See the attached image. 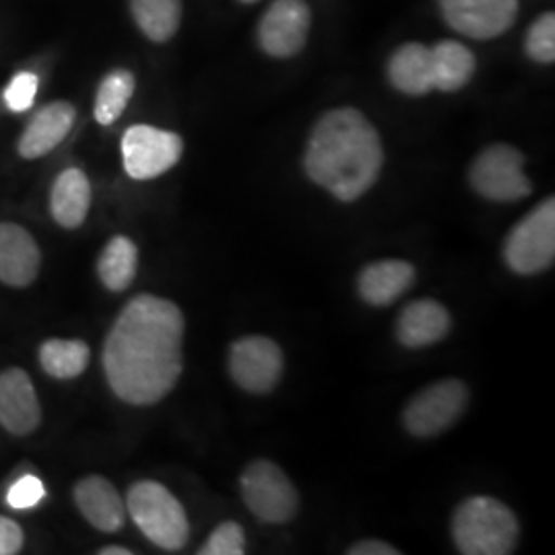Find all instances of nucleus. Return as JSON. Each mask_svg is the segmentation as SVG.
I'll return each mask as SVG.
<instances>
[{
    "label": "nucleus",
    "instance_id": "aec40b11",
    "mask_svg": "<svg viewBox=\"0 0 555 555\" xmlns=\"http://www.w3.org/2000/svg\"><path fill=\"white\" fill-rule=\"evenodd\" d=\"M387 77L399 93L420 98L435 89L430 48L417 41L399 46L387 62Z\"/></svg>",
    "mask_w": 555,
    "mask_h": 555
},
{
    "label": "nucleus",
    "instance_id": "a878e982",
    "mask_svg": "<svg viewBox=\"0 0 555 555\" xmlns=\"http://www.w3.org/2000/svg\"><path fill=\"white\" fill-rule=\"evenodd\" d=\"M527 56L539 64H554L555 60V15L543 13L529 27L525 38Z\"/></svg>",
    "mask_w": 555,
    "mask_h": 555
},
{
    "label": "nucleus",
    "instance_id": "bb28decb",
    "mask_svg": "<svg viewBox=\"0 0 555 555\" xmlns=\"http://www.w3.org/2000/svg\"><path fill=\"white\" fill-rule=\"evenodd\" d=\"M199 555H243L245 554V531L235 520L220 522L219 527L199 547Z\"/></svg>",
    "mask_w": 555,
    "mask_h": 555
},
{
    "label": "nucleus",
    "instance_id": "9d476101",
    "mask_svg": "<svg viewBox=\"0 0 555 555\" xmlns=\"http://www.w3.org/2000/svg\"><path fill=\"white\" fill-rule=\"evenodd\" d=\"M284 357L274 339L245 336L231 344L229 373L238 387L254 396L270 393L282 377Z\"/></svg>",
    "mask_w": 555,
    "mask_h": 555
},
{
    "label": "nucleus",
    "instance_id": "393cba45",
    "mask_svg": "<svg viewBox=\"0 0 555 555\" xmlns=\"http://www.w3.org/2000/svg\"><path fill=\"white\" fill-rule=\"evenodd\" d=\"M137 91V77L128 68H114L101 79L95 103H93V116L101 126L116 124L121 114L126 112L128 103L134 98Z\"/></svg>",
    "mask_w": 555,
    "mask_h": 555
},
{
    "label": "nucleus",
    "instance_id": "dca6fc26",
    "mask_svg": "<svg viewBox=\"0 0 555 555\" xmlns=\"http://www.w3.org/2000/svg\"><path fill=\"white\" fill-rule=\"evenodd\" d=\"M451 313L435 298H417L405 305L397 318L396 334L405 348H428L451 332Z\"/></svg>",
    "mask_w": 555,
    "mask_h": 555
},
{
    "label": "nucleus",
    "instance_id": "7ed1b4c3",
    "mask_svg": "<svg viewBox=\"0 0 555 555\" xmlns=\"http://www.w3.org/2000/svg\"><path fill=\"white\" fill-rule=\"evenodd\" d=\"M515 513L496 498H467L456 506L451 535L456 550L465 555H508L518 543Z\"/></svg>",
    "mask_w": 555,
    "mask_h": 555
},
{
    "label": "nucleus",
    "instance_id": "f3484780",
    "mask_svg": "<svg viewBox=\"0 0 555 555\" xmlns=\"http://www.w3.org/2000/svg\"><path fill=\"white\" fill-rule=\"evenodd\" d=\"M75 504L85 520L103 533H116L126 525V502L107 477L89 476L75 486Z\"/></svg>",
    "mask_w": 555,
    "mask_h": 555
},
{
    "label": "nucleus",
    "instance_id": "20e7f679",
    "mask_svg": "<svg viewBox=\"0 0 555 555\" xmlns=\"http://www.w3.org/2000/svg\"><path fill=\"white\" fill-rule=\"evenodd\" d=\"M126 513L140 533L165 552H179L190 541V520L178 498L163 483L142 479L126 494Z\"/></svg>",
    "mask_w": 555,
    "mask_h": 555
},
{
    "label": "nucleus",
    "instance_id": "423d86ee",
    "mask_svg": "<svg viewBox=\"0 0 555 555\" xmlns=\"http://www.w3.org/2000/svg\"><path fill=\"white\" fill-rule=\"evenodd\" d=\"M555 259V199H543L518 220L504 243V261L520 276H535Z\"/></svg>",
    "mask_w": 555,
    "mask_h": 555
},
{
    "label": "nucleus",
    "instance_id": "0eeeda50",
    "mask_svg": "<svg viewBox=\"0 0 555 555\" xmlns=\"http://www.w3.org/2000/svg\"><path fill=\"white\" fill-rule=\"evenodd\" d=\"M469 183L481 198L492 202H516L533 192L531 179L525 176V157L511 144H490L469 167Z\"/></svg>",
    "mask_w": 555,
    "mask_h": 555
},
{
    "label": "nucleus",
    "instance_id": "2eb2a0df",
    "mask_svg": "<svg viewBox=\"0 0 555 555\" xmlns=\"http://www.w3.org/2000/svg\"><path fill=\"white\" fill-rule=\"evenodd\" d=\"M40 268L41 251L34 235L15 222H0V282L25 288L34 284Z\"/></svg>",
    "mask_w": 555,
    "mask_h": 555
},
{
    "label": "nucleus",
    "instance_id": "7c9ffc66",
    "mask_svg": "<svg viewBox=\"0 0 555 555\" xmlns=\"http://www.w3.org/2000/svg\"><path fill=\"white\" fill-rule=\"evenodd\" d=\"M348 554L350 555H397L399 550L393 547L391 543H385L380 539H364V541H358L354 545L348 547Z\"/></svg>",
    "mask_w": 555,
    "mask_h": 555
},
{
    "label": "nucleus",
    "instance_id": "ddd939ff",
    "mask_svg": "<svg viewBox=\"0 0 555 555\" xmlns=\"http://www.w3.org/2000/svg\"><path fill=\"white\" fill-rule=\"evenodd\" d=\"M41 424V405L31 377L23 369H7L0 373V426L15 435L27 437Z\"/></svg>",
    "mask_w": 555,
    "mask_h": 555
},
{
    "label": "nucleus",
    "instance_id": "473e14b6",
    "mask_svg": "<svg viewBox=\"0 0 555 555\" xmlns=\"http://www.w3.org/2000/svg\"><path fill=\"white\" fill-rule=\"evenodd\" d=\"M238 2H243V4H254V2H259V0H238Z\"/></svg>",
    "mask_w": 555,
    "mask_h": 555
},
{
    "label": "nucleus",
    "instance_id": "cd10ccee",
    "mask_svg": "<svg viewBox=\"0 0 555 555\" xmlns=\"http://www.w3.org/2000/svg\"><path fill=\"white\" fill-rule=\"evenodd\" d=\"M38 89H40L38 75L31 70H20L13 79L9 80L4 89V103L11 112L23 114L31 109L34 101L38 98Z\"/></svg>",
    "mask_w": 555,
    "mask_h": 555
},
{
    "label": "nucleus",
    "instance_id": "1a4fd4ad",
    "mask_svg": "<svg viewBox=\"0 0 555 555\" xmlns=\"http://www.w3.org/2000/svg\"><path fill=\"white\" fill-rule=\"evenodd\" d=\"M183 155V140L149 124L130 126L121 137V160L128 178L151 181L171 171Z\"/></svg>",
    "mask_w": 555,
    "mask_h": 555
},
{
    "label": "nucleus",
    "instance_id": "4be33fe9",
    "mask_svg": "<svg viewBox=\"0 0 555 555\" xmlns=\"http://www.w3.org/2000/svg\"><path fill=\"white\" fill-rule=\"evenodd\" d=\"M130 15L140 34L155 43L173 40L181 27V0H130Z\"/></svg>",
    "mask_w": 555,
    "mask_h": 555
},
{
    "label": "nucleus",
    "instance_id": "b1692460",
    "mask_svg": "<svg viewBox=\"0 0 555 555\" xmlns=\"http://www.w3.org/2000/svg\"><path fill=\"white\" fill-rule=\"evenodd\" d=\"M91 362V350L80 339L52 337L40 348V364L46 375L59 380L77 378L87 371Z\"/></svg>",
    "mask_w": 555,
    "mask_h": 555
},
{
    "label": "nucleus",
    "instance_id": "2f4dec72",
    "mask_svg": "<svg viewBox=\"0 0 555 555\" xmlns=\"http://www.w3.org/2000/svg\"><path fill=\"white\" fill-rule=\"evenodd\" d=\"M101 555H132V552L128 547H121V545H107L100 552Z\"/></svg>",
    "mask_w": 555,
    "mask_h": 555
},
{
    "label": "nucleus",
    "instance_id": "6ab92c4d",
    "mask_svg": "<svg viewBox=\"0 0 555 555\" xmlns=\"http://www.w3.org/2000/svg\"><path fill=\"white\" fill-rule=\"evenodd\" d=\"M91 181L79 167H68L54 179L50 192V212L62 229L75 231L87 219L91 208Z\"/></svg>",
    "mask_w": 555,
    "mask_h": 555
},
{
    "label": "nucleus",
    "instance_id": "39448f33",
    "mask_svg": "<svg viewBox=\"0 0 555 555\" xmlns=\"http://www.w3.org/2000/svg\"><path fill=\"white\" fill-rule=\"evenodd\" d=\"M247 511L263 525H286L298 513V492L291 477L268 459L251 461L238 479Z\"/></svg>",
    "mask_w": 555,
    "mask_h": 555
},
{
    "label": "nucleus",
    "instance_id": "f8f14e48",
    "mask_svg": "<svg viewBox=\"0 0 555 555\" xmlns=\"http://www.w3.org/2000/svg\"><path fill=\"white\" fill-rule=\"evenodd\" d=\"M444 21L472 40H494L515 25L518 0H437Z\"/></svg>",
    "mask_w": 555,
    "mask_h": 555
},
{
    "label": "nucleus",
    "instance_id": "f03ea898",
    "mask_svg": "<svg viewBox=\"0 0 555 555\" xmlns=\"http://www.w3.org/2000/svg\"><path fill=\"white\" fill-rule=\"evenodd\" d=\"M385 163L377 128L354 107L318 119L305 151V173L339 202H357L377 181Z\"/></svg>",
    "mask_w": 555,
    "mask_h": 555
},
{
    "label": "nucleus",
    "instance_id": "c85d7f7f",
    "mask_svg": "<svg viewBox=\"0 0 555 555\" xmlns=\"http://www.w3.org/2000/svg\"><path fill=\"white\" fill-rule=\"evenodd\" d=\"M43 496H46V488H43L40 477L23 476L11 486V490L7 494V504L15 511H29V508L38 506Z\"/></svg>",
    "mask_w": 555,
    "mask_h": 555
},
{
    "label": "nucleus",
    "instance_id": "412c9836",
    "mask_svg": "<svg viewBox=\"0 0 555 555\" xmlns=\"http://www.w3.org/2000/svg\"><path fill=\"white\" fill-rule=\"evenodd\" d=\"M433 82L442 93L463 89L476 73V54L461 41L442 40L430 48Z\"/></svg>",
    "mask_w": 555,
    "mask_h": 555
},
{
    "label": "nucleus",
    "instance_id": "9b49d317",
    "mask_svg": "<svg viewBox=\"0 0 555 555\" xmlns=\"http://www.w3.org/2000/svg\"><path fill=\"white\" fill-rule=\"evenodd\" d=\"M311 31V9L305 0H274L258 25L259 48L272 59H293Z\"/></svg>",
    "mask_w": 555,
    "mask_h": 555
},
{
    "label": "nucleus",
    "instance_id": "6e6552de",
    "mask_svg": "<svg viewBox=\"0 0 555 555\" xmlns=\"http://www.w3.org/2000/svg\"><path fill=\"white\" fill-rule=\"evenodd\" d=\"M469 403V389L459 378L424 387L403 410V426L417 438L437 437L455 424Z\"/></svg>",
    "mask_w": 555,
    "mask_h": 555
},
{
    "label": "nucleus",
    "instance_id": "c756f323",
    "mask_svg": "<svg viewBox=\"0 0 555 555\" xmlns=\"http://www.w3.org/2000/svg\"><path fill=\"white\" fill-rule=\"evenodd\" d=\"M23 529L15 520L0 515V555L20 554L23 547Z\"/></svg>",
    "mask_w": 555,
    "mask_h": 555
},
{
    "label": "nucleus",
    "instance_id": "a211bd4d",
    "mask_svg": "<svg viewBox=\"0 0 555 555\" xmlns=\"http://www.w3.org/2000/svg\"><path fill=\"white\" fill-rule=\"evenodd\" d=\"M416 280V268L403 259H380L364 266L358 276V293L373 307H389L403 297Z\"/></svg>",
    "mask_w": 555,
    "mask_h": 555
},
{
    "label": "nucleus",
    "instance_id": "f257e3e1",
    "mask_svg": "<svg viewBox=\"0 0 555 555\" xmlns=\"http://www.w3.org/2000/svg\"><path fill=\"white\" fill-rule=\"evenodd\" d=\"M185 321L178 305L155 295L132 298L103 344V373L114 396L153 405L169 396L183 371Z\"/></svg>",
    "mask_w": 555,
    "mask_h": 555
},
{
    "label": "nucleus",
    "instance_id": "4468645a",
    "mask_svg": "<svg viewBox=\"0 0 555 555\" xmlns=\"http://www.w3.org/2000/svg\"><path fill=\"white\" fill-rule=\"evenodd\" d=\"M77 121V107L68 101H52L29 119L25 126L17 153L25 160H36L50 155L70 134Z\"/></svg>",
    "mask_w": 555,
    "mask_h": 555
},
{
    "label": "nucleus",
    "instance_id": "5701e85b",
    "mask_svg": "<svg viewBox=\"0 0 555 555\" xmlns=\"http://www.w3.org/2000/svg\"><path fill=\"white\" fill-rule=\"evenodd\" d=\"M139 272V249L124 235L112 238L98 261V274L103 286L112 293L126 291Z\"/></svg>",
    "mask_w": 555,
    "mask_h": 555
}]
</instances>
